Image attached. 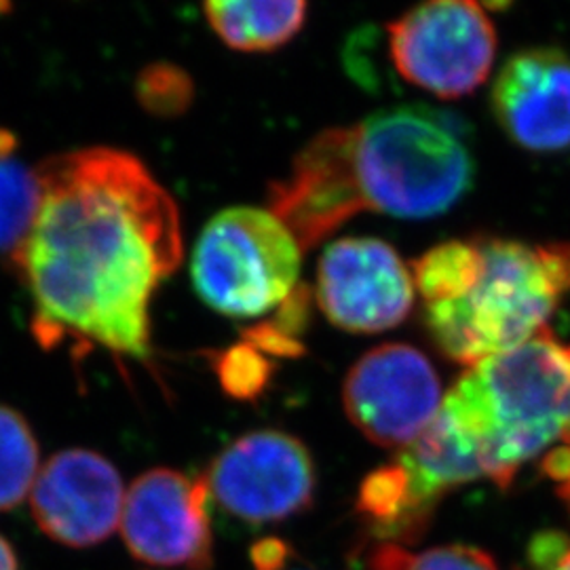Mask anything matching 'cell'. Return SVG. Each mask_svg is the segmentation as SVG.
Here are the masks:
<instances>
[{"instance_id":"cell-21","label":"cell","mask_w":570,"mask_h":570,"mask_svg":"<svg viewBox=\"0 0 570 570\" xmlns=\"http://www.w3.org/2000/svg\"><path fill=\"white\" fill-rule=\"evenodd\" d=\"M0 570H18V556L2 534H0Z\"/></svg>"},{"instance_id":"cell-5","label":"cell","mask_w":570,"mask_h":570,"mask_svg":"<svg viewBox=\"0 0 570 570\" xmlns=\"http://www.w3.org/2000/svg\"><path fill=\"white\" fill-rule=\"evenodd\" d=\"M303 247L271 212L228 207L204 226L190 277L205 305L226 317H258L284 305L298 287Z\"/></svg>"},{"instance_id":"cell-15","label":"cell","mask_w":570,"mask_h":570,"mask_svg":"<svg viewBox=\"0 0 570 570\" xmlns=\"http://www.w3.org/2000/svg\"><path fill=\"white\" fill-rule=\"evenodd\" d=\"M39 475V444L18 410L0 404V511L20 508Z\"/></svg>"},{"instance_id":"cell-2","label":"cell","mask_w":570,"mask_h":570,"mask_svg":"<svg viewBox=\"0 0 570 570\" xmlns=\"http://www.w3.org/2000/svg\"><path fill=\"white\" fill-rule=\"evenodd\" d=\"M473 155L446 119L423 106L379 110L317 134L271 184L268 209L303 249L362 212L442 216L468 195Z\"/></svg>"},{"instance_id":"cell-12","label":"cell","mask_w":570,"mask_h":570,"mask_svg":"<svg viewBox=\"0 0 570 570\" xmlns=\"http://www.w3.org/2000/svg\"><path fill=\"white\" fill-rule=\"evenodd\" d=\"M492 112L508 138L530 153L570 146V56L527 49L505 61L492 85Z\"/></svg>"},{"instance_id":"cell-17","label":"cell","mask_w":570,"mask_h":570,"mask_svg":"<svg viewBox=\"0 0 570 570\" xmlns=\"http://www.w3.org/2000/svg\"><path fill=\"white\" fill-rule=\"evenodd\" d=\"M138 98L155 115H180L193 100V81L178 66L155 63L138 77Z\"/></svg>"},{"instance_id":"cell-8","label":"cell","mask_w":570,"mask_h":570,"mask_svg":"<svg viewBox=\"0 0 570 570\" xmlns=\"http://www.w3.org/2000/svg\"><path fill=\"white\" fill-rule=\"evenodd\" d=\"M343 400L351 423L370 442L406 449L438 416L444 395L425 353L389 343L370 348L348 370Z\"/></svg>"},{"instance_id":"cell-9","label":"cell","mask_w":570,"mask_h":570,"mask_svg":"<svg viewBox=\"0 0 570 570\" xmlns=\"http://www.w3.org/2000/svg\"><path fill=\"white\" fill-rule=\"evenodd\" d=\"M209 490L202 478L176 469H150L125 494L122 541L134 558L155 567L207 570L214 534L207 515Z\"/></svg>"},{"instance_id":"cell-20","label":"cell","mask_w":570,"mask_h":570,"mask_svg":"<svg viewBox=\"0 0 570 570\" xmlns=\"http://www.w3.org/2000/svg\"><path fill=\"white\" fill-rule=\"evenodd\" d=\"M541 471L560 484V494L570 508V446L553 450L541 461Z\"/></svg>"},{"instance_id":"cell-19","label":"cell","mask_w":570,"mask_h":570,"mask_svg":"<svg viewBox=\"0 0 570 570\" xmlns=\"http://www.w3.org/2000/svg\"><path fill=\"white\" fill-rule=\"evenodd\" d=\"M249 556H252V564L256 570H284L287 558L292 556V550L282 539L271 537V539L258 541L249 551Z\"/></svg>"},{"instance_id":"cell-14","label":"cell","mask_w":570,"mask_h":570,"mask_svg":"<svg viewBox=\"0 0 570 570\" xmlns=\"http://www.w3.org/2000/svg\"><path fill=\"white\" fill-rule=\"evenodd\" d=\"M41 204L37 169L16 157V138L0 131V258L18 263Z\"/></svg>"},{"instance_id":"cell-18","label":"cell","mask_w":570,"mask_h":570,"mask_svg":"<svg viewBox=\"0 0 570 570\" xmlns=\"http://www.w3.org/2000/svg\"><path fill=\"white\" fill-rule=\"evenodd\" d=\"M216 370L226 393L239 400H254L268 385L273 367L263 351L244 343L220 353Z\"/></svg>"},{"instance_id":"cell-22","label":"cell","mask_w":570,"mask_h":570,"mask_svg":"<svg viewBox=\"0 0 570 570\" xmlns=\"http://www.w3.org/2000/svg\"><path fill=\"white\" fill-rule=\"evenodd\" d=\"M543 570H570V550L562 553V556H558V558H553L551 567Z\"/></svg>"},{"instance_id":"cell-7","label":"cell","mask_w":570,"mask_h":570,"mask_svg":"<svg viewBox=\"0 0 570 570\" xmlns=\"http://www.w3.org/2000/svg\"><path fill=\"white\" fill-rule=\"evenodd\" d=\"M209 497L245 524L284 522L313 505L315 463L305 444L277 429L245 433L204 473Z\"/></svg>"},{"instance_id":"cell-3","label":"cell","mask_w":570,"mask_h":570,"mask_svg":"<svg viewBox=\"0 0 570 570\" xmlns=\"http://www.w3.org/2000/svg\"><path fill=\"white\" fill-rule=\"evenodd\" d=\"M412 277L435 345L469 367L550 327L570 292V244L454 239L423 254Z\"/></svg>"},{"instance_id":"cell-4","label":"cell","mask_w":570,"mask_h":570,"mask_svg":"<svg viewBox=\"0 0 570 570\" xmlns=\"http://www.w3.org/2000/svg\"><path fill=\"white\" fill-rule=\"evenodd\" d=\"M440 412L475 446L487 480L508 489L520 468L570 446V343L548 327L469 366Z\"/></svg>"},{"instance_id":"cell-13","label":"cell","mask_w":570,"mask_h":570,"mask_svg":"<svg viewBox=\"0 0 570 570\" xmlns=\"http://www.w3.org/2000/svg\"><path fill=\"white\" fill-rule=\"evenodd\" d=\"M205 16L223 41L239 51H271L305 26L306 2L233 0L207 2Z\"/></svg>"},{"instance_id":"cell-6","label":"cell","mask_w":570,"mask_h":570,"mask_svg":"<svg viewBox=\"0 0 570 570\" xmlns=\"http://www.w3.org/2000/svg\"><path fill=\"white\" fill-rule=\"evenodd\" d=\"M391 60L404 81L442 100L473 94L489 79L497 30L471 0H435L387 26Z\"/></svg>"},{"instance_id":"cell-11","label":"cell","mask_w":570,"mask_h":570,"mask_svg":"<svg viewBox=\"0 0 570 570\" xmlns=\"http://www.w3.org/2000/svg\"><path fill=\"white\" fill-rule=\"evenodd\" d=\"M30 505L49 539L68 548L98 546L121 524V473L94 450H61L37 475Z\"/></svg>"},{"instance_id":"cell-1","label":"cell","mask_w":570,"mask_h":570,"mask_svg":"<svg viewBox=\"0 0 570 570\" xmlns=\"http://www.w3.org/2000/svg\"><path fill=\"white\" fill-rule=\"evenodd\" d=\"M41 204L20 271L45 346L75 338L150 353V303L183 263L178 205L131 153L91 146L37 167Z\"/></svg>"},{"instance_id":"cell-10","label":"cell","mask_w":570,"mask_h":570,"mask_svg":"<svg viewBox=\"0 0 570 570\" xmlns=\"http://www.w3.org/2000/svg\"><path fill=\"white\" fill-rule=\"evenodd\" d=\"M414 289L412 271L400 254L374 237L332 242L317 266V305L346 332L376 334L404 324Z\"/></svg>"},{"instance_id":"cell-16","label":"cell","mask_w":570,"mask_h":570,"mask_svg":"<svg viewBox=\"0 0 570 570\" xmlns=\"http://www.w3.org/2000/svg\"><path fill=\"white\" fill-rule=\"evenodd\" d=\"M370 570H499L489 553L468 546L407 551L397 543H381L370 553Z\"/></svg>"}]
</instances>
